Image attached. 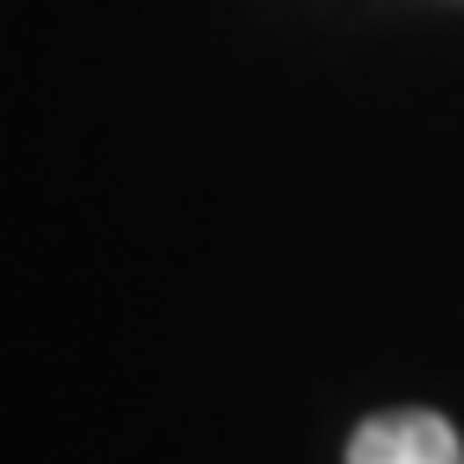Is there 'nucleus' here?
<instances>
[{
  "mask_svg": "<svg viewBox=\"0 0 464 464\" xmlns=\"http://www.w3.org/2000/svg\"><path fill=\"white\" fill-rule=\"evenodd\" d=\"M348 464H464V445L439 413L406 406V413L362 420L348 439Z\"/></svg>",
  "mask_w": 464,
  "mask_h": 464,
  "instance_id": "f257e3e1",
  "label": "nucleus"
}]
</instances>
